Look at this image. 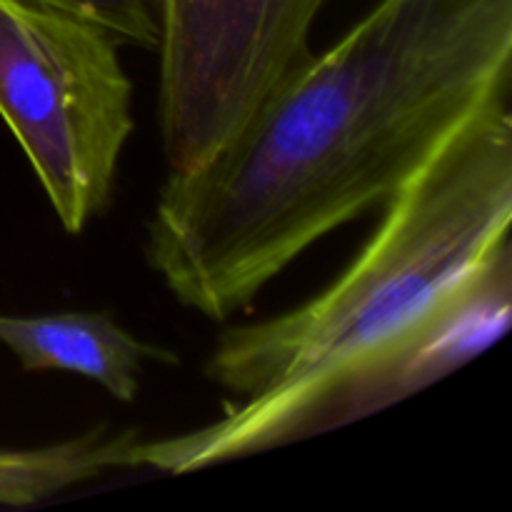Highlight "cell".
Masks as SVG:
<instances>
[{"label":"cell","mask_w":512,"mask_h":512,"mask_svg":"<svg viewBox=\"0 0 512 512\" xmlns=\"http://www.w3.org/2000/svg\"><path fill=\"white\" fill-rule=\"evenodd\" d=\"M120 45L60 5L0 0V118L70 235L110 210L135 128Z\"/></svg>","instance_id":"3957f363"},{"label":"cell","mask_w":512,"mask_h":512,"mask_svg":"<svg viewBox=\"0 0 512 512\" xmlns=\"http://www.w3.org/2000/svg\"><path fill=\"white\" fill-rule=\"evenodd\" d=\"M138 438V428L103 423L58 443L0 450V505L28 508L113 470H125V455Z\"/></svg>","instance_id":"52a82bcc"},{"label":"cell","mask_w":512,"mask_h":512,"mask_svg":"<svg viewBox=\"0 0 512 512\" xmlns=\"http://www.w3.org/2000/svg\"><path fill=\"white\" fill-rule=\"evenodd\" d=\"M512 320V243L503 245L433 310L368 358L283 403H235L203 428L145 440L125 470L188 475L283 448L380 413L480 358Z\"/></svg>","instance_id":"277c9868"},{"label":"cell","mask_w":512,"mask_h":512,"mask_svg":"<svg viewBox=\"0 0 512 512\" xmlns=\"http://www.w3.org/2000/svg\"><path fill=\"white\" fill-rule=\"evenodd\" d=\"M325 0H160L158 120L170 175L208 163L310 55Z\"/></svg>","instance_id":"5b68a950"},{"label":"cell","mask_w":512,"mask_h":512,"mask_svg":"<svg viewBox=\"0 0 512 512\" xmlns=\"http://www.w3.org/2000/svg\"><path fill=\"white\" fill-rule=\"evenodd\" d=\"M0 345L28 373L78 375L125 405L138 400L145 363H178L175 350L145 343L93 310L0 313Z\"/></svg>","instance_id":"8992f818"},{"label":"cell","mask_w":512,"mask_h":512,"mask_svg":"<svg viewBox=\"0 0 512 512\" xmlns=\"http://www.w3.org/2000/svg\"><path fill=\"white\" fill-rule=\"evenodd\" d=\"M510 100L505 85L428 155L328 288L225 330L205 378L255 408L295 398L398 338L512 243Z\"/></svg>","instance_id":"7a4b0ae2"},{"label":"cell","mask_w":512,"mask_h":512,"mask_svg":"<svg viewBox=\"0 0 512 512\" xmlns=\"http://www.w3.org/2000/svg\"><path fill=\"white\" fill-rule=\"evenodd\" d=\"M512 85V0H378L310 53L233 140L170 175L145 260L183 308L225 323L293 260L383 208Z\"/></svg>","instance_id":"6da1fadb"},{"label":"cell","mask_w":512,"mask_h":512,"mask_svg":"<svg viewBox=\"0 0 512 512\" xmlns=\"http://www.w3.org/2000/svg\"><path fill=\"white\" fill-rule=\"evenodd\" d=\"M98 20L123 45L155 50L160 38V0H43Z\"/></svg>","instance_id":"ba28073f"}]
</instances>
